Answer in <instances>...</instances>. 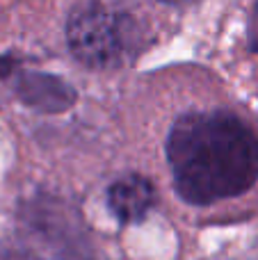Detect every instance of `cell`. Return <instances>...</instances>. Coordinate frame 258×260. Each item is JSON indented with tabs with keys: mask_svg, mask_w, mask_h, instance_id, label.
Segmentation results:
<instances>
[{
	"mask_svg": "<svg viewBox=\"0 0 258 260\" xmlns=\"http://www.w3.org/2000/svg\"><path fill=\"white\" fill-rule=\"evenodd\" d=\"M178 197L195 206L240 197L258 180V135L231 112H192L167 137Z\"/></svg>",
	"mask_w": 258,
	"mask_h": 260,
	"instance_id": "cell-1",
	"label": "cell"
},
{
	"mask_svg": "<svg viewBox=\"0 0 258 260\" xmlns=\"http://www.w3.org/2000/svg\"><path fill=\"white\" fill-rule=\"evenodd\" d=\"M23 96L44 112H64L76 103V89L53 76H30L23 87Z\"/></svg>",
	"mask_w": 258,
	"mask_h": 260,
	"instance_id": "cell-4",
	"label": "cell"
},
{
	"mask_svg": "<svg viewBox=\"0 0 258 260\" xmlns=\"http://www.w3.org/2000/svg\"><path fill=\"white\" fill-rule=\"evenodd\" d=\"M108 203L112 215L121 224H137L155 203V187L144 176H123L108 189Z\"/></svg>",
	"mask_w": 258,
	"mask_h": 260,
	"instance_id": "cell-3",
	"label": "cell"
},
{
	"mask_svg": "<svg viewBox=\"0 0 258 260\" xmlns=\"http://www.w3.org/2000/svg\"><path fill=\"white\" fill-rule=\"evenodd\" d=\"M247 46H249L251 53H258V3L251 9L249 27H247Z\"/></svg>",
	"mask_w": 258,
	"mask_h": 260,
	"instance_id": "cell-5",
	"label": "cell"
},
{
	"mask_svg": "<svg viewBox=\"0 0 258 260\" xmlns=\"http://www.w3.org/2000/svg\"><path fill=\"white\" fill-rule=\"evenodd\" d=\"M135 41L128 14L103 3H82L67 21V44L73 57L89 69H112L126 59Z\"/></svg>",
	"mask_w": 258,
	"mask_h": 260,
	"instance_id": "cell-2",
	"label": "cell"
}]
</instances>
